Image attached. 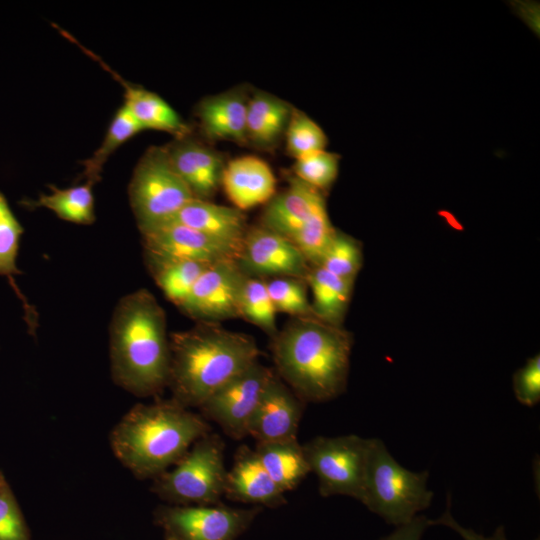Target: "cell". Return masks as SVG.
I'll list each match as a JSON object with an SVG mask.
<instances>
[{
	"instance_id": "cell-1",
	"label": "cell",
	"mask_w": 540,
	"mask_h": 540,
	"mask_svg": "<svg viewBox=\"0 0 540 540\" xmlns=\"http://www.w3.org/2000/svg\"><path fill=\"white\" fill-rule=\"evenodd\" d=\"M352 345L342 326L292 317L271 338L274 371L303 402L329 401L346 389Z\"/></svg>"
},
{
	"instance_id": "cell-2",
	"label": "cell",
	"mask_w": 540,
	"mask_h": 540,
	"mask_svg": "<svg viewBox=\"0 0 540 540\" xmlns=\"http://www.w3.org/2000/svg\"><path fill=\"white\" fill-rule=\"evenodd\" d=\"M109 351L112 378L121 388L148 397L168 387L166 314L147 289L127 294L116 305L109 326Z\"/></svg>"
},
{
	"instance_id": "cell-3",
	"label": "cell",
	"mask_w": 540,
	"mask_h": 540,
	"mask_svg": "<svg viewBox=\"0 0 540 540\" xmlns=\"http://www.w3.org/2000/svg\"><path fill=\"white\" fill-rule=\"evenodd\" d=\"M172 399L197 407L216 390L258 361L260 350L251 335L220 323H196L169 334Z\"/></svg>"
},
{
	"instance_id": "cell-4",
	"label": "cell",
	"mask_w": 540,
	"mask_h": 540,
	"mask_svg": "<svg viewBox=\"0 0 540 540\" xmlns=\"http://www.w3.org/2000/svg\"><path fill=\"white\" fill-rule=\"evenodd\" d=\"M211 430L202 415L172 398L157 400L134 405L112 429L110 445L116 458L137 478L154 479Z\"/></svg>"
},
{
	"instance_id": "cell-5",
	"label": "cell",
	"mask_w": 540,
	"mask_h": 540,
	"mask_svg": "<svg viewBox=\"0 0 540 540\" xmlns=\"http://www.w3.org/2000/svg\"><path fill=\"white\" fill-rule=\"evenodd\" d=\"M428 477V471L413 472L401 466L382 440L371 438L361 503L389 524H406L431 503Z\"/></svg>"
},
{
	"instance_id": "cell-6",
	"label": "cell",
	"mask_w": 540,
	"mask_h": 540,
	"mask_svg": "<svg viewBox=\"0 0 540 540\" xmlns=\"http://www.w3.org/2000/svg\"><path fill=\"white\" fill-rule=\"evenodd\" d=\"M171 470L153 479L151 491L169 505H214L225 492V443L210 431Z\"/></svg>"
},
{
	"instance_id": "cell-7",
	"label": "cell",
	"mask_w": 540,
	"mask_h": 540,
	"mask_svg": "<svg viewBox=\"0 0 540 540\" xmlns=\"http://www.w3.org/2000/svg\"><path fill=\"white\" fill-rule=\"evenodd\" d=\"M128 195L141 234L169 222L194 198L173 169L165 146H151L140 157Z\"/></svg>"
},
{
	"instance_id": "cell-8",
	"label": "cell",
	"mask_w": 540,
	"mask_h": 540,
	"mask_svg": "<svg viewBox=\"0 0 540 540\" xmlns=\"http://www.w3.org/2000/svg\"><path fill=\"white\" fill-rule=\"evenodd\" d=\"M370 447L371 438L354 434L317 436L303 444L310 472L318 479L319 494L344 495L361 502Z\"/></svg>"
},
{
	"instance_id": "cell-9",
	"label": "cell",
	"mask_w": 540,
	"mask_h": 540,
	"mask_svg": "<svg viewBox=\"0 0 540 540\" xmlns=\"http://www.w3.org/2000/svg\"><path fill=\"white\" fill-rule=\"evenodd\" d=\"M262 507L233 508L214 505H162L154 512L165 540H237Z\"/></svg>"
},
{
	"instance_id": "cell-10",
	"label": "cell",
	"mask_w": 540,
	"mask_h": 540,
	"mask_svg": "<svg viewBox=\"0 0 540 540\" xmlns=\"http://www.w3.org/2000/svg\"><path fill=\"white\" fill-rule=\"evenodd\" d=\"M274 373L257 361L210 395L199 407L202 416L234 440L246 437L259 397Z\"/></svg>"
},
{
	"instance_id": "cell-11",
	"label": "cell",
	"mask_w": 540,
	"mask_h": 540,
	"mask_svg": "<svg viewBox=\"0 0 540 540\" xmlns=\"http://www.w3.org/2000/svg\"><path fill=\"white\" fill-rule=\"evenodd\" d=\"M245 274L236 260L210 265L198 278L179 310L196 323L238 318V300Z\"/></svg>"
},
{
	"instance_id": "cell-12",
	"label": "cell",
	"mask_w": 540,
	"mask_h": 540,
	"mask_svg": "<svg viewBox=\"0 0 540 540\" xmlns=\"http://www.w3.org/2000/svg\"><path fill=\"white\" fill-rule=\"evenodd\" d=\"M236 262L246 276L265 280L306 279L311 268L290 239L260 225L248 227Z\"/></svg>"
},
{
	"instance_id": "cell-13",
	"label": "cell",
	"mask_w": 540,
	"mask_h": 540,
	"mask_svg": "<svg viewBox=\"0 0 540 540\" xmlns=\"http://www.w3.org/2000/svg\"><path fill=\"white\" fill-rule=\"evenodd\" d=\"M304 403L276 373L264 387L248 424L257 442L297 438Z\"/></svg>"
},
{
	"instance_id": "cell-14",
	"label": "cell",
	"mask_w": 540,
	"mask_h": 540,
	"mask_svg": "<svg viewBox=\"0 0 540 540\" xmlns=\"http://www.w3.org/2000/svg\"><path fill=\"white\" fill-rule=\"evenodd\" d=\"M141 235L146 256L205 263L238 258V254L230 248L197 230L175 222H167Z\"/></svg>"
},
{
	"instance_id": "cell-15",
	"label": "cell",
	"mask_w": 540,
	"mask_h": 540,
	"mask_svg": "<svg viewBox=\"0 0 540 540\" xmlns=\"http://www.w3.org/2000/svg\"><path fill=\"white\" fill-rule=\"evenodd\" d=\"M169 161L193 197L208 200L221 186L225 162L220 153L189 136L165 146Z\"/></svg>"
},
{
	"instance_id": "cell-16",
	"label": "cell",
	"mask_w": 540,
	"mask_h": 540,
	"mask_svg": "<svg viewBox=\"0 0 540 540\" xmlns=\"http://www.w3.org/2000/svg\"><path fill=\"white\" fill-rule=\"evenodd\" d=\"M285 493L275 484L257 453L240 445L231 469L227 470L224 497L258 507L276 508L287 503Z\"/></svg>"
},
{
	"instance_id": "cell-17",
	"label": "cell",
	"mask_w": 540,
	"mask_h": 540,
	"mask_svg": "<svg viewBox=\"0 0 540 540\" xmlns=\"http://www.w3.org/2000/svg\"><path fill=\"white\" fill-rule=\"evenodd\" d=\"M63 35L77 44L82 51L97 61L121 84L124 88L123 105L132 113L144 130L163 131L171 134L174 139L191 134V127L188 123L162 97L140 85L126 81L94 52L81 45L71 34L64 32Z\"/></svg>"
},
{
	"instance_id": "cell-18",
	"label": "cell",
	"mask_w": 540,
	"mask_h": 540,
	"mask_svg": "<svg viewBox=\"0 0 540 540\" xmlns=\"http://www.w3.org/2000/svg\"><path fill=\"white\" fill-rule=\"evenodd\" d=\"M221 186L233 207L241 211L265 204L276 194V178L271 167L253 155L226 163Z\"/></svg>"
},
{
	"instance_id": "cell-19",
	"label": "cell",
	"mask_w": 540,
	"mask_h": 540,
	"mask_svg": "<svg viewBox=\"0 0 540 540\" xmlns=\"http://www.w3.org/2000/svg\"><path fill=\"white\" fill-rule=\"evenodd\" d=\"M169 222L197 230L235 251L238 256L249 227L243 211L196 198L185 204Z\"/></svg>"
},
{
	"instance_id": "cell-20",
	"label": "cell",
	"mask_w": 540,
	"mask_h": 540,
	"mask_svg": "<svg viewBox=\"0 0 540 540\" xmlns=\"http://www.w3.org/2000/svg\"><path fill=\"white\" fill-rule=\"evenodd\" d=\"M249 96L235 88L202 99L196 107L203 134L211 140L246 144V117Z\"/></svg>"
},
{
	"instance_id": "cell-21",
	"label": "cell",
	"mask_w": 540,
	"mask_h": 540,
	"mask_svg": "<svg viewBox=\"0 0 540 540\" xmlns=\"http://www.w3.org/2000/svg\"><path fill=\"white\" fill-rule=\"evenodd\" d=\"M323 200L321 191L292 175L287 189L266 203L260 226L291 240Z\"/></svg>"
},
{
	"instance_id": "cell-22",
	"label": "cell",
	"mask_w": 540,
	"mask_h": 540,
	"mask_svg": "<svg viewBox=\"0 0 540 540\" xmlns=\"http://www.w3.org/2000/svg\"><path fill=\"white\" fill-rule=\"evenodd\" d=\"M293 107L286 101L264 91L249 96L246 134L248 143L260 149H271L281 139Z\"/></svg>"
},
{
	"instance_id": "cell-23",
	"label": "cell",
	"mask_w": 540,
	"mask_h": 540,
	"mask_svg": "<svg viewBox=\"0 0 540 540\" xmlns=\"http://www.w3.org/2000/svg\"><path fill=\"white\" fill-rule=\"evenodd\" d=\"M23 232V226L10 208L5 195L0 191V276L7 279L22 304L28 333L36 336L38 312L29 303L15 280V276L22 274V271L16 265V260Z\"/></svg>"
},
{
	"instance_id": "cell-24",
	"label": "cell",
	"mask_w": 540,
	"mask_h": 540,
	"mask_svg": "<svg viewBox=\"0 0 540 540\" xmlns=\"http://www.w3.org/2000/svg\"><path fill=\"white\" fill-rule=\"evenodd\" d=\"M254 450L272 480L284 493L295 489L310 473L297 438L257 442Z\"/></svg>"
},
{
	"instance_id": "cell-25",
	"label": "cell",
	"mask_w": 540,
	"mask_h": 540,
	"mask_svg": "<svg viewBox=\"0 0 540 540\" xmlns=\"http://www.w3.org/2000/svg\"><path fill=\"white\" fill-rule=\"evenodd\" d=\"M312 292L311 306L316 318L342 326L350 304L354 281L340 278L326 269L311 267L306 277Z\"/></svg>"
},
{
	"instance_id": "cell-26",
	"label": "cell",
	"mask_w": 540,
	"mask_h": 540,
	"mask_svg": "<svg viewBox=\"0 0 540 540\" xmlns=\"http://www.w3.org/2000/svg\"><path fill=\"white\" fill-rule=\"evenodd\" d=\"M85 180V183L67 188L49 185V194H41L37 200H23L21 204L29 209L46 208L64 221L90 225L96 220L93 194L96 183Z\"/></svg>"
},
{
	"instance_id": "cell-27",
	"label": "cell",
	"mask_w": 540,
	"mask_h": 540,
	"mask_svg": "<svg viewBox=\"0 0 540 540\" xmlns=\"http://www.w3.org/2000/svg\"><path fill=\"white\" fill-rule=\"evenodd\" d=\"M147 267L165 297L178 308L202 273L213 263L146 256Z\"/></svg>"
},
{
	"instance_id": "cell-28",
	"label": "cell",
	"mask_w": 540,
	"mask_h": 540,
	"mask_svg": "<svg viewBox=\"0 0 540 540\" xmlns=\"http://www.w3.org/2000/svg\"><path fill=\"white\" fill-rule=\"evenodd\" d=\"M143 127L122 105L115 112L102 143L94 153L83 161V176L95 183L101 180L103 167L109 157L125 142L143 131Z\"/></svg>"
},
{
	"instance_id": "cell-29",
	"label": "cell",
	"mask_w": 540,
	"mask_h": 540,
	"mask_svg": "<svg viewBox=\"0 0 540 540\" xmlns=\"http://www.w3.org/2000/svg\"><path fill=\"white\" fill-rule=\"evenodd\" d=\"M276 313L266 280L245 275L238 300V318L257 326L272 338L278 332Z\"/></svg>"
},
{
	"instance_id": "cell-30",
	"label": "cell",
	"mask_w": 540,
	"mask_h": 540,
	"mask_svg": "<svg viewBox=\"0 0 540 540\" xmlns=\"http://www.w3.org/2000/svg\"><path fill=\"white\" fill-rule=\"evenodd\" d=\"M335 232L336 228L331 224L326 202L323 200L291 241L300 250L310 267H315L320 265Z\"/></svg>"
},
{
	"instance_id": "cell-31",
	"label": "cell",
	"mask_w": 540,
	"mask_h": 540,
	"mask_svg": "<svg viewBox=\"0 0 540 540\" xmlns=\"http://www.w3.org/2000/svg\"><path fill=\"white\" fill-rule=\"evenodd\" d=\"M362 263L360 242L336 229L319 266L340 278L355 281Z\"/></svg>"
},
{
	"instance_id": "cell-32",
	"label": "cell",
	"mask_w": 540,
	"mask_h": 540,
	"mask_svg": "<svg viewBox=\"0 0 540 540\" xmlns=\"http://www.w3.org/2000/svg\"><path fill=\"white\" fill-rule=\"evenodd\" d=\"M285 138L286 151L294 159L325 150L328 142L323 129L307 114L294 107L285 130Z\"/></svg>"
},
{
	"instance_id": "cell-33",
	"label": "cell",
	"mask_w": 540,
	"mask_h": 540,
	"mask_svg": "<svg viewBox=\"0 0 540 540\" xmlns=\"http://www.w3.org/2000/svg\"><path fill=\"white\" fill-rule=\"evenodd\" d=\"M268 293L276 312L292 317H315L307 296L306 279L279 277L266 280Z\"/></svg>"
},
{
	"instance_id": "cell-34",
	"label": "cell",
	"mask_w": 540,
	"mask_h": 540,
	"mask_svg": "<svg viewBox=\"0 0 540 540\" xmlns=\"http://www.w3.org/2000/svg\"><path fill=\"white\" fill-rule=\"evenodd\" d=\"M340 156L321 150L295 159L293 175L307 185L327 190L335 182L339 171Z\"/></svg>"
},
{
	"instance_id": "cell-35",
	"label": "cell",
	"mask_w": 540,
	"mask_h": 540,
	"mask_svg": "<svg viewBox=\"0 0 540 540\" xmlns=\"http://www.w3.org/2000/svg\"><path fill=\"white\" fill-rule=\"evenodd\" d=\"M0 540H30L21 509L4 477L0 480Z\"/></svg>"
},
{
	"instance_id": "cell-36",
	"label": "cell",
	"mask_w": 540,
	"mask_h": 540,
	"mask_svg": "<svg viewBox=\"0 0 540 540\" xmlns=\"http://www.w3.org/2000/svg\"><path fill=\"white\" fill-rule=\"evenodd\" d=\"M513 389L517 400L526 406L540 401V356L529 358L513 376Z\"/></svg>"
},
{
	"instance_id": "cell-37",
	"label": "cell",
	"mask_w": 540,
	"mask_h": 540,
	"mask_svg": "<svg viewBox=\"0 0 540 540\" xmlns=\"http://www.w3.org/2000/svg\"><path fill=\"white\" fill-rule=\"evenodd\" d=\"M429 526L431 525H443L451 528L457 532L463 540H507L503 527H499L492 536L485 537L481 534H478L472 529L465 528L461 526L452 516L449 509H447L439 518L435 520L428 521ZM536 540H539L538 538Z\"/></svg>"
},
{
	"instance_id": "cell-38",
	"label": "cell",
	"mask_w": 540,
	"mask_h": 540,
	"mask_svg": "<svg viewBox=\"0 0 540 540\" xmlns=\"http://www.w3.org/2000/svg\"><path fill=\"white\" fill-rule=\"evenodd\" d=\"M429 519L424 515L416 516L412 521L397 526L395 531L381 540H421Z\"/></svg>"
},
{
	"instance_id": "cell-39",
	"label": "cell",
	"mask_w": 540,
	"mask_h": 540,
	"mask_svg": "<svg viewBox=\"0 0 540 540\" xmlns=\"http://www.w3.org/2000/svg\"><path fill=\"white\" fill-rule=\"evenodd\" d=\"M4 477V475L0 472V480Z\"/></svg>"
}]
</instances>
